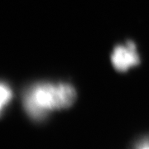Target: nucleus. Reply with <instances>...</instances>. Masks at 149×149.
Returning <instances> with one entry per match:
<instances>
[{"mask_svg":"<svg viewBox=\"0 0 149 149\" xmlns=\"http://www.w3.org/2000/svg\"><path fill=\"white\" fill-rule=\"evenodd\" d=\"M75 96L74 87L69 84L38 83L27 89L23 104L30 117L42 119L52 111L70 106Z\"/></svg>","mask_w":149,"mask_h":149,"instance_id":"obj_1","label":"nucleus"},{"mask_svg":"<svg viewBox=\"0 0 149 149\" xmlns=\"http://www.w3.org/2000/svg\"><path fill=\"white\" fill-rule=\"evenodd\" d=\"M13 97V92L9 86L5 84L1 85V109L3 110L8 103L11 101Z\"/></svg>","mask_w":149,"mask_h":149,"instance_id":"obj_3","label":"nucleus"},{"mask_svg":"<svg viewBox=\"0 0 149 149\" xmlns=\"http://www.w3.org/2000/svg\"><path fill=\"white\" fill-rule=\"evenodd\" d=\"M138 149H149V141H146L140 144Z\"/></svg>","mask_w":149,"mask_h":149,"instance_id":"obj_4","label":"nucleus"},{"mask_svg":"<svg viewBox=\"0 0 149 149\" xmlns=\"http://www.w3.org/2000/svg\"><path fill=\"white\" fill-rule=\"evenodd\" d=\"M112 63L115 69L125 71L139 63V56L133 42H128L125 45L118 46L112 54Z\"/></svg>","mask_w":149,"mask_h":149,"instance_id":"obj_2","label":"nucleus"}]
</instances>
